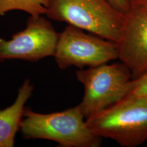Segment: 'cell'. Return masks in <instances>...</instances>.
<instances>
[{"label": "cell", "mask_w": 147, "mask_h": 147, "mask_svg": "<svg viewBox=\"0 0 147 147\" xmlns=\"http://www.w3.org/2000/svg\"><path fill=\"white\" fill-rule=\"evenodd\" d=\"M84 32L67 25L60 33L54 55L59 68L95 67L119 58L118 44Z\"/></svg>", "instance_id": "obj_5"}, {"label": "cell", "mask_w": 147, "mask_h": 147, "mask_svg": "<svg viewBox=\"0 0 147 147\" xmlns=\"http://www.w3.org/2000/svg\"><path fill=\"white\" fill-rule=\"evenodd\" d=\"M79 105L42 114L25 107L20 124L24 139H44L56 142L60 147H100L102 138L92 133Z\"/></svg>", "instance_id": "obj_1"}, {"label": "cell", "mask_w": 147, "mask_h": 147, "mask_svg": "<svg viewBox=\"0 0 147 147\" xmlns=\"http://www.w3.org/2000/svg\"><path fill=\"white\" fill-rule=\"evenodd\" d=\"M142 7H144V8L145 9H146V10H147V3H146V4H145L144 5H143Z\"/></svg>", "instance_id": "obj_13"}, {"label": "cell", "mask_w": 147, "mask_h": 147, "mask_svg": "<svg viewBox=\"0 0 147 147\" xmlns=\"http://www.w3.org/2000/svg\"><path fill=\"white\" fill-rule=\"evenodd\" d=\"M76 76L84 86V96L78 105L85 119L123 100L133 79L122 62L80 69Z\"/></svg>", "instance_id": "obj_4"}, {"label": "cell", "mask_w": 147, "mask_h": 147, "mask_svg": "<svg viewBox=\"0 0 147 147\" xmlns=\"http://www.w3.org/2000/svg\"><path fill=\"white\" fill-rule=\"evenodd\" d=\"M116 10L126 15L131 9V5L129 0H106Z\"/></svg>", "instance_id": "obj_11"}, {"label": "cell", "mask_w": 147, "mask_h": 147, "mask_svg": "<svg viewBox=\"0 0 147 147\" xmlns=\"http://www.w3.org/2000/svg\"><path fill=\"white\" fill-rule=\"evenodd\" d=\"M131 7L143 6L147 3V0H129Z\"/></svg>", "instance_id": "obj_12"}, {"label": "cell", "mask_w": 147, "mask_h": 147, "mask_svg": "<svg viewBox=\"0 0 147 147\" xmlns=\"http://www.w3.org/2000/svg\"><path fill=\"white\" fill-rule=\"evenodd\" d=\"M46 15L117 44L125 21L106 0H47Z\"/></svg>", "instance_id": "obj_3"}, {"label": "cell", "mask_w": 147, "mask_h": 147, "mask_svg": "<svg viewBox=\"0 0 147 147\" xmlns=\"http://www.w3.org/2000/svg\"><path fill=\"white\" fill-rule=\"evenodd\" d=\"M137 96H147V70L132 79L129 91L125 97Z\"/></svg>", "instance_id": "obj_10"}, {"label": "cell", "mask_w": 147, "mask_h": 147, "mask_svg": "<svg viewBox=\"0 0 147 147\" xmlns=\"http://www.w3.org/2000/svg\"><path fill=\"white\" fill-rule=\"evenodd\" d=\"M34 85L26 79L18 89L15 101L12 105L0 108V147H13L16 133L23 117L25 105L32 96Z\"/></svg>", "instance_id": "obj_8"}, {"label": "cell", "mask_w": 147, "mask_h": 147, "mask_svg": "<svg viewBox=\"0 0 147 147\" xmlns=\"http://www.w3.org/2000/svg\"><path fill=\"white\" fill-rule=\"evenodd\" d=\"M92 133L123 147L147 140V96L128 97L86 119Z\"/></svg>", "instance_id": "obj_2"}, {"label": "cell", "mask_w": 147, "mask_h": 147, "mask_svg": "<svg viewBox=\"0 0 147 147\" xmlns=\"http://www.w3.org/2000/svg\"><path fill=\"white\" fill-rule=\"evenodd\" d=\"M118 47V59L131 71L132 78L147 70V10L144 7H131L125 15Z\"/></svg>", "instance_id": "obj_7"}, {"label": "cell", "mask_w": 147, "mask_h": 147, "mask_svg": "<svg viewBox=\"0 0 147 147\" xmlns=\"http://www.w3.org/2000/svg\"><path fill=\"white\" fill-rule=\"evenodd\" d=\"M47 0H0V17L12 10H21L37 17L46 14Z\"/></svg>", "instance_id": "obj_9"}, {"label": "cell", "mask_w": 147, "mask_h": 147, "mask_svg": "<svg viewBox=\"0 0 147 147\" xmlns=\"http://www.w3.org/2000/svg\"><path fill=\"white\" fill-rule=\"evenodd\" d=\"M59 34L42 16H31L23 30L12 35L10 40L0 36V62L20 59L36 62L54 57Z\"/></svg>", "instance_id": "obj_6"}]
</instances>
